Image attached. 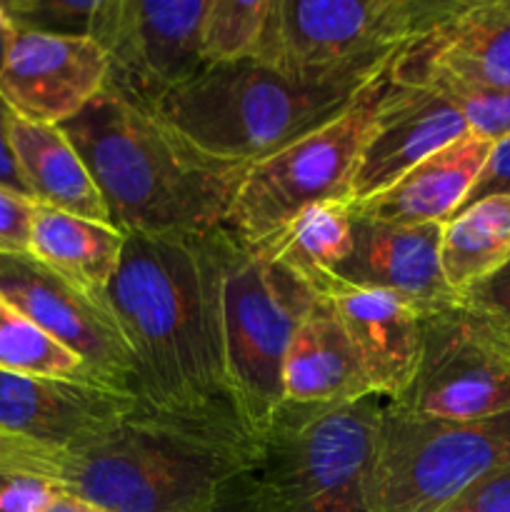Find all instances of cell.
Returning a JSON list of instances; mask_svg holds the SVG:
<instances>
[{"label":"cell","instance_id":"obj_12","mask_svg":"<svg viewBox=\"0 0 510 512\" xmlns=\"http://www.w3.org/2000/svg\"><path fill=\"white\" fill-rule=\"evenodd\" d=\"M0 298L70 350L100 385L135 395L133 355L108 305L30 255H0Z\"/></svg>","mask_w":510,"mask_h":512},{"label":"cell","instance_id":"obj_7","mask_svg":"<svg viewBox=\"0 0 510 512\" xmlns=\"http://www.w3.org/2000/svg\"><path fill=\"white\" fill-rule=\"evenodd\" d=\"M400 53L355 95L348 108L245 170L223 223L230 235L258 248L278 235L300 210L325 200L350 198L358 160L385 95L393 88Z\"/></svg>","mask_w":510,"mask_h":512},{"label":"cell","instance_id":"obj_17","mask_svg":"<svg viewBox=\"0 0 510 512\" xmlns=\"http://www.w3.org/2000/svg\"><path fill=\"white\" fill-rule=\"evenodd\" d=\"M318 293L333 303L375 395L400 398L418 370L428 313L395 293L353 288L338 278H330Z\"/></svg>","mask_w":510,"mask_h":512},{"label":"cell","instance_id":"obj_5","mask_svg":"<svg viewBox=\"0 0 510 512\" xmlns=\"http://www.w3.org/2000/svg\"><path fill=\"white\" fill-rule=\"evenodd\" d=\"M380 395L348 405H290L250 463L265 512H378Z\"/></svg>","mask_w":510,"mask_h":512},{"label":"cell","instance_id":"obj_31","mask_svg":"<svg viewBox=\"0 0 510 512\" xmlns=\"http://www.w3.org/2000/svg\"><path fill=\"white\" fill-rule=\"evenodd\" d=\"M63 490L40 475L0 470V512H45Z\"/></svg>","mask_w":510,"mask_h":512},{"label":"cell","instance_id":"obj_36","mask_svg":"<svg viewBox=\"0 0 510 512\" xmlns=\"http://www.w3.org/2000/svg\"><path fill=\"white\" fill-rule=\"evenodd\" d=\"M45 512H108V510L98 508V505L88 503V500L83 498H75V495L70 493H60Z\"/></svg>","mask_w":510,"mask_h":512},{"label":"cell","instance_id":"obj_3","mask_svg":"<svg viewBox=\"0 0 510 512\" xmlns=\"http://www.w3.org/2000/svg\"><path fill=\"white\" fill-rule=\"evenodd\" d=\"M253 458L255 443L238 430L140 405L103 438L55 450L50 480L108 512H205Z\"/></svg>","mask_w":510,"mask_h":512},{"label":"cell","instance_id":"obj_16","mask_svg":"<svg viewBox=\"0 0 510 512\" xmlns=\"http://www.w3.org/2000/svg\"><path fill=\"white\" fill-rule=\"evenodd\" d=\"M443 225L383 223L353 218V250L333 278L365 290H385L410 300L425 313L460 300L440 265Z\"/></svg>","mask_w":510,"mask_h":512},{"label":"cell","instance_id":"obj_32","mask_svg":"<svg viewBox=\"0 0 510 512\" xmlns=\"http://www.w3.org/2000/svg\"><path fill=\"white\" fill-rule=\"evenodd\" d=\"M440 512H510V468L470 485Z\"/></svg>","mask_w":510,"mask_h":512},{"label":"cell","instance_id":"obj_19","mask_svg":"<svg viewBox=\"0 0 510 512\" xmlns=\"http://www.w3.org/2000/svg\"><path fill=\"white\" fill-rule=\"evenodd\" d=\"M283 393L290 405H348L375 395L353 340L323 293H315L290 338Z\"/></svg>","mask_w":510,"mask_h":512},{"label":"cell","instance_id":"obj_8","mask_svg":"<svg viewBox=\"0 0 510 512\" xmlns=\"http://www.w3.org/2000/svg\"><path fill=\"white\" fill-rule=\"evenodd\" d=\"M455 0H270L255 60L298 78L373 73L418 43Z\"/></svg>","mask_w":510,"mask_h":512},{"label":"cell","instance_id":"obj_4","mask_svg":"<svg viewBox=\"0 0 510 512\" xmlns=\"http://www.w3.org/2000/svg\"><path fill=\"white\" fill-rule=\"evenodd\" d=\"M383 68L298 78L258 60L205 65L155 115L208 158L250 168L348 108Z\"/></svg>","mask_w":510,"mask_h":512},{"label":"cell","instance_id":"obj_20","mask_svg":"<svg viewBox=\"0 0 510 512\" xmlns=\"http://www.w3.org/2000/svg\"><path fill=\"white\" fill-rule=\"evenodd\" d=\"M493 143L465 133L395 180L388 190L360 203H348L353 218L383 223L445 225L465 205Z\"/></svg>","mask_w":510,"mask_h":512},{"label":"cell","instance_id":"obj_9","mask_svg":"<svg viewBox=\"0 0 510 512\" xmlns=\"http://www.w3.org/2000/svg\"><path fill=\"white\" fill-rule=\"evenodd\" d=\"M510 468V410L473 423L428 420L385 403L375 453L378 512H440Z\"/></svg>","mask_w":510,"mask_h":512},{"label":"cell","instance_id":"obj_23","mask_svg":"<svg viewBox=\"0 0 510 512\" xmlns=\"http://www.w3.org/2000/svg\"><path fill=\"white\" fill-rule=\"evenodd\" d=\"M258 250L318 293L353 250V213L348 200H325L300 210Z\"/></svg>","mask_w":510,"mask_h":512},{"label":"cell","instance_id":"obj_22","mask_svg":"<svg viewBox=\"0 0 510 512\" xmlns=\"http://www.w3.org/2000/svg\"><path fill=\"white\" fill-rule=\"evenodd\" d=\"M125 233L113 223L38 205L28 255L70 285L105 303L123 258Z\"/></svg>","mask_w":510,"mask_h":512},{"label":"cell","instance_id":"obj_14","mask_svg":"<svg viewBox=\"0 0 510 512\" xmlns=\"http://www.w3.org/2000/svg\"><path fill=\"white\" fill-rule=\"evenodd\" d=\"M123 390L85 380L0 373V433L55 450H78L140 408Z\"/></svg>","mask_w":510,"mask_h":512},{"label":"cell","instance_id":"obj_11","mask_svg":"<svg viewBox=\"0 0 510 512\" xmlns=\"http://www.w3.org/2000/svg\"><path fill=\"white\" fill-rule=\"evenodd\" d=\"M205 10L208 0H103L90 38L108 55L105 88L158 113L205 68Z\"/></svg>","mask_w":510,"mask_h":512},{"label":"cell","instance_id":"obj_2","mask_svg":"<svg viewBox=\"0 0 510 512\" xmlns=\"http://www.w3.org/2000/svg\"><path fill=\"white\" fill-rule=\"evenodd\" d=\"M60 130L88 165L110 223L125 235H205L223 228L248 170L208 158L158 115L110 88Z\"/></svg>","mask_w":510,"mask_h":512},{"label":"cell","instance_id":"obj_29","mask_svg":"<svg viewBox=\"0 0 510 512\" xmlns=\"http://www.w3.org/2000/svg\"><path fill=\"white\" fill-rule=\"evenodd\" d=\"M460 305L483 318L510 343V260L498 273L460 293Z\"/></svg>","mask_w":510,"mask_h":512},{"label":"cell","instance_id":"obj_13","mask_svg":"<svg viewBox=\"0 0 510 512\" xmlns=\"http://www.w3.org/2000/svg\"><path fill=\"white\" fill-rule=\"evenodd\" d=\"M105 80L108 55L93 38L13 28L0 98L18 118L60 128L93 103Z\"/></svg>","mask_w":510,"mask_h":512},{"label":"cell","instance_id":"obj_27","mask_svg":"<svg viewBox=\"0 0 510 512\" xmlns=\"http://www.w3.org/2000/svg\"><path fill=\"white\" fill-rule=\"evenodd\" d=\"M398 73L423 78L428 80L430 85H435V88L455 105V110L463 115L470 133L480 135V138L490 140V143L510 138V90L458 83V80L435 78V75L425 73H408V70H403L400 65Z\"/></svg>","mask_w":510,"mask_h":512},{"label":"cell","instance_id":"obj_18","mask_svg":"<svg viewBox=\"0 0 510 512\" xmlns=\"http://www.w3.org/2000/svg\"><path fill=\"white\" fill-rule=\"evenodd\" d=\"M408 73L510 90V0H455L453 10L400 53Z\"/></svg>","mask_w":510,"mask_h":512},{"label":"cell","instance_id":"obj_6","mask_svg":"<svg viewBox=\"0 0 510 512\" xmlns=\"http://www.w3.org/2000/svg\"><path fill=\"white\" fill-rule=\"evenodd\" d=\"M210 248L230 395L240 425L258 443L285 405V353L315 290L225 228L210 233Z\"/></svg>","mask_w":510,"mask_h":512},{"label":"cell","instance_id":"obj_21","mask_svg":"<svg viewBox=\"0 0 510 512\" xmlns=\"http://www.w3.org/2000/svg\"><path fill=\"white\" fill-rule=\"evenodd\" d=\"M10 148L30 198L45 208L110 223L108 205L75 145L58 125H40L13 115Z\"/></svg>","mask_w":510,"mask_h":512},{"label":"cell","instance_id":"obj_26","mask_svg":"<svg viewBox=\"0 0 510 512\" xmlns=\"http://www.w3.org/2000/svg\"><path fill=\"white\" fill-rule=\"evenodd\" d=\"M268 10L270 0H208L200 30L205 65L255 60Z\"/></svg>","mask_w":510,"mask_h":512},{"label":"cell","instance_id":"obj_33","mask_svg":"<svg viewBox=\"0 0 510 512\" xmlns=\"http://www.w3.org/2000/svg\"><path fill=\"white\" fill-rule=\"evenodd\" d=\"M495 195H505V198H510V138H503L498 140V143H493V148H490L488 153V160H485L483 170H480V175L475 178L463 208L478 203V200L495 198Z\"/></svg>","mask_w":510,"mask_h":512},{"label":"cell","instance_id":"obj_25","mask_svg":"<svg viewBox=\"0 0 510 512\" xmlns=\"http://www.w3.org/2000/svg\"><path fill=\"white\" fill-rule=\"evenodd\" d=\"M0 373L98 383L70 350L0 298ZM100 385V383H98ZM108 388V385H105Z\"/></svg>","mask_w":510,"mask_h":512},{"label":"cell","instance_id":"obj_34","mask_svg":"<svg viewBox=\"0 0 510 512\" xmlns=\"http://www.w3.org/2000/svg\"><path fill=\"white\" fill-rule=\"evenodd\" d=\"M205 512H265V505L260 500L258 485H255L250 468L240 473L235 480H230L223 493L218 495V500Z\"/></svg>","mask_w":510,"mask_h":512},{"label":"cell","instance_id":"obj_30","mask_svg":"<svg viewBox=\"0 0 510 512\" xmlns=\"http://www.w3.org/2000/svg\"><path fill=\"white\" fill-rule=\"evenodd\" d=\"M38 203L0 185V255H28Z\"/></svg>","mask_w":510,"mask_h":512},{"label":"cell","instance_id":"obj_10","mask_svg":"<svg viewBox=\"0 0 510 512\" xmlns=\"http://www.w3.org/2000/svg\"><path fill=\"white\" fill-rule=\"evenodd\" d=\"M400 413L428 420L495 418L510 410V343L460 300L423 318L420 363L400 398Z\"/></svg>","mask_w":510,"mask_h":512},{"label":"cell","instance_id":"obj_35","mask_svg":"<svg viewBox=\"0 0 510 512\" xmlns=\"http://www.w3.org/2000/svg\"><path fill=\"white\" fill-rule=\"evenodd\" d=\"M10 120H13V113H10V108L0 98V185L30 198L28 188H25L23 178L18 173V165H15L13 148H10Z\"/></svg>","mask_w":510,"mask_h":512},{"label":"cell","instance_id":"obj_15","mask_svg":"<svg viewBox=\"0 0 510 512\" xmlns=\"http://www.w3.org/2000/svg\"><path fill=\"white\" fill-rule=\"evenodd\" d=\"M470 133L463 115L428 80L398 73L358 160L348 203L388 190L440 148Z\"/></svg>","mask_w":510,"mask_h":512},{"label":"cell","instance_id":"obj_24","mask_svg":"<svg viewBox=\"0 0 510 512\" xmlns=\"http://www.w3.org/2000/svg\"><path fill=\"white\" fill-rule=\"evenodd\" d=\"M510 260V198L478 200L443 225L440 265L455 293H465Z\"/></svg>","mask_w":510,"mask_h":512},{"label":"cell","instance_id":"obj_37","mask_svg":"<svg viewBox=\"0 0 510 512\" xmlns=\"http://www.w3.org/2000/svg\"><path fill=\"white\" fill-rule=\"evenodd\" d=\"M10 38H13V25H10V20H8V25L0 30V68H3V60H5V53H8Z\"/></svg>","mask_w":510,"mask_h":512},{"label":"cell","instance_id":"obj_28","mask_svg":"<svg viewBox=\"0 0 510 512\" xmlns=\"http://www.w3.org/2000/svg\"><path fill=\"white\" fill-rule=\"evenodd\" d=\"M3 8L15 30L90 38L103 0H5Z\"/></svg>","mask_w":510,"mask_h":512},{"label":"cell","instance_id":"obj_1","mask_svg":"<svg viewBox=\"0 0 510 512\" xmlns=\"http://www.w3.org/2000/svg\"><path fill=\"white\" fill-rule=\"evenodd\" d=\"M210 233L125 235L105 305L133 355L135 395L145 408L248 435L225 373Z\"/></svg>","mask_w":510,"mask_h":512},{"label":"cell","instance_id":"obj_38","mask_svg":"<svg viewBox=\"0 0 510 512\" xmlns=\"http://www.w3.org/2000/svg\"><path fill=\"white\" fill-rule=\"evenodd\" d=\"M5 25H8V15H5V8H3V3H0V30H3Z\"/></svg>","mask_w":510,"mask_h":512}]
</instances>
